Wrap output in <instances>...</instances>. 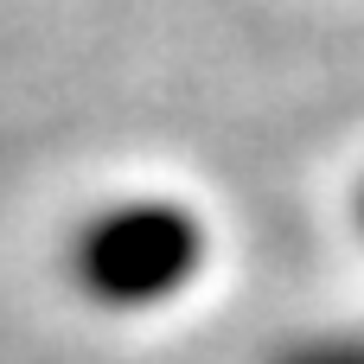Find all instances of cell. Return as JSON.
<instances>
[{
	"mask_svg": "<svg viewBox=\"0 0 364 364\" xmlns=\"http://www.w3.org/2000/svg\"><path fill=\"white\" fill-rule=\"evenodd\" d=\"M198 262V224L173 205H122L96 218L77 243V282L109 307H141L173 294Z\"/></svg>",
	"mask_w": 364,
	"mask_h": 364,
	"instance_id": "cell-1",
	"label": "cell"
},
{
	"mask_svg": "<svg viewBox=\"0 0 364 364\" xmlns=\"http://www.w3.org/2000/svg\"><path fill=\"white\" fill-rule=\"evenodd\" d=\"M294 364H364V346H333V352H307Z\"/></svg>",
	"mask_w": 364,
	"mask_h": 364,
	"instance_id": "cell-2",
	"label": "cell"
}]
</instances>
